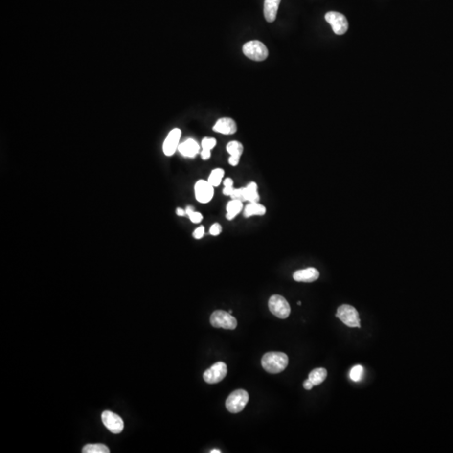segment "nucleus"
<instances>
[{
    "label": "nucleus",
    "mask_w": 453,
    "mask_h": 453,
    "mask_svg": "<svg viewBox=\"0 0 453 453\" xmlns=\"http://www.w3.org/2000/svg\"><path fill=\"white\" fill-rule=\"evenodd\" d=\"M336 317L341 320V322L349 327H361V320L359 318V312L353 306L349 305H341L339 306Z\"/></svg>",
    "instance_id": "39448f33"
},
{
    "label": "nucleus",
    "mask_w": 453,
    "mask_h": 453,
    "mask_svg": "<svg viewBox=\"0 0 453 453\" xmlns=\"http://www.w3.org/2000/svg\"><path fill=\"white\" fill-rule=\"evenodd\" d=\"M313 386H314V385L312 384V381H311L309 379L304 381L303 387L306 390H311V389L313 388Z\"/></svg>",
    "instance_id": "7c9ffc66"
},
{
    "label": "nucleus",
    "mask_w": 453,
    "mask_h": 453,
    "mask_svg": "<svg viewBox=\"0 0 453 453\" xmlns=\"http://www.w3.org/2000/svg\"><path fill=\"white\" fill-rule=\"evenodd\" d=\"M325 19L327 23L333 28V32L336 35L341 36L347 32L348 29V22L344 15L341 13L331 11L325 15Z\"/></svg>",
    "instance_id": "0eeeda50"
},
{
    "label": "nucleus",
    "mask_w": 453,
    "mask_h": 453,
    "mask_svg": "<svg viewBox=\"0 0 453 453\" xmlns=\"http://www.w3.org/2000/svg\"><path fill=\"white\" fill-rule=\"evenodd\" d=\"M249 400L248 392L245 389H237L229 394L226 400V408L228 411L236 414L241 412L247 406Z\"/></svg>",
    "instance_id": "f03ea898"
},
{
    "label": "nucleus",
    "mask_w": 453,
    "mask_h": 453,
    "mask_svg": "<svg viewBox=\"0 0 453 453\" xmlns=\"http://www.w3.org/2000/svg\"><path fill=\"white\" fill-rule=\"evenodd\" d=\"M327 371L324 368H318L313 369L310 373L309 379L312 381V384L315 385H319L321 383L324 382V380L327 379Z\"/></svg>",
    "instance_id": "6ab92c4d"
},
{
    "label": "nucleus",
    "mask_w": 453,
    "mask_h": 453,
    "mask_svg": "<svg viewBox=\"0 0 453 453\" xmlns=\"http://www.w3.org/2000/svg\"><path fill=\"white\" fill-rule=\"evenodd\" d=\"M210 322L213 327L226 330H234L238 326V321L232 314L221 310L215 311L212 313L210 317Z\"/></svg>",
    "instance_id": "20e7f679"
},
{
    "label": "nucleus",
    "mask_w": 453,
    "mask_h": 453,
    "mask_svg": "<svg viewBox=\"0 0 453 453\" xmlns=\"http://www.w3.org/2000/svg\"><path fill=\"white\" fill-rule=\"evenodd\" d=\"M233 189H234L233 188V186H224L223 192H224V194L225 195V196H230V195L232 194Z\"/></svg>",
    "instance_id": "2f4dec72"
},
{
    "label": "nucleus",
    "mask_w": 453,
    "mask_h": 453,
    "mask_svg": "<svg viewBox=\"0 0 453 453\" xmlns=\"http://www.w3.org/2000/svg\"><path fill=\"white\" fill-rule=\"evenodd\" d=\"M213 185L208 182V181L199 180L195 185V196L199 203H207L212 200L214 196Z\"/></svg>",
    "instance_id": "1a4fd4ad"
},
{
    "label": "nucleus",
    "mask_w": 453,
    "mask_h": 453,
    "mask_svg": "<svg viewBox=\"0 0 453 453\" xmlns=\"http://www.w3.org/2000/svg\"><path fill=\"white\" fill-rule=\"evenodd\" d=\"M224 170H223V169H220V168H217V169H215V170H213V171L211 172L207 181H208V182L210 183L211 185L216 187V186H218V185H220L222 179L224 178Z\"/></svg>",
    "instance_id": "412c9836"
},
{
    "label": "nucleus",
    "mask_w": 453,
    "mask_h": 453,
    "mask_svg": "<svg viewBox=\"0 0 453 453\" xmlns=\"http://www.w3.org/2000/svg\"><path fill=\"white\" fill-rule=\"evenodd\" d=\"M102 421L107 429L113 434H118L124 430V423L122 418L109 410L103 412Z\"/></svg>",
    "instance_id": "9d476101"
},
{
    "label": "nucleus",
    "mask_w": 453,
    "mask_h": 453,
    "mask_svg": "<svg viewBox=\"0 0 453 453\" xmlns=\"http://www.w3.org/2000/svg\"><path fill=\"white\" fill-rule=\"evenodd\" d=\"M109 452L108 447L100 443L86 445L83 449V453H109Z\"/></svg>",
    "instance_id": "4be33fe9"
},
{
    "label": "nucleus",
    "mask_w": 453,
    "mask_h": 453,
    "mask_svg": "<svg viewBox=\"0 0 453 453\" xmlns=\"http://www.w3.org/2000/svg\"><path fill=\"white\" fill-rule=\"evenodd\" d=\"M226 151L230 156H234L240 158L244 151V147L239 141H231L226 144Z\"/></svg>",
    "instance_id": "aec40b11"
},
{
    "label": "nucleus",
    "mask_w": 453,
    "mask_h": 453,
    "mask_svg": "<svg viewBox=\"0 0 453 453\" xmlns=\"http://www.w3.org/2000/svg\"><path fill=\"white\" fill-rule=\"evenodd\" d=\"M227 373L225 362H217L211 368L204 372L203 379L207 384H218L224 380Z\"/></svg>",
    "instance_id": "6e6552de"
},
{
    "label": "nucleus",
    "mask_w": 453,
    "mask_h": 453,
    "mask_svg": "<svg viewBox=\"0 0 453 453\" xmlns=\"http://www.w3.org/2000/svg\"><path fill=\"white\" fill-rule=\"evenodd\" d=\"M288 363V356L280 352L265 353L261 359L263 368L270 374H280L286 369Z\"/></svg>",
    "instance_id": "f257e3e1"
},
{
    "label": "nucleus",
    "mask_w": 453,
    "mask_h": 453,
    "mask_svg": "<svg viewBox=\"0 0 453 453\" xmlns=\"http://www.w3.org/2000/svg\"><path fill=\"white\" fill-rule=\"evenodd\" d=\"M269 309L273 315L280 319H286L291 314V306L286 298L280 294H274L269 300Z\"/></svg>",
    "instance_id": "423d86ee"
},
{
    "label": "nucleus",
    "mask_w": 453,
    "mask_h": 453,
    "mask_svg": "<svg viewBox=\"0 0 453 453\" xmlns=\"http://www.w3.org/2000/svg\"><path fill=\"white\" fill-rule=\"evenodd\" d=\"M230 197L233 200H239L243 202V203L246 202L243 187L242 188L233 189V192H232V194L230 195Z\"/></svg>",
    "instance_id": "393cba45"
},
{
    "label": "nucleus",
    "mask_w": 453,
    "mask_h": 453,
    "mask_svg": "<svg viewBox=\"0 0 453 453\" xmlns=\"http://www.w3.org/2000/svg\"><path fill=\"white\" fill-rule=\"evenodd\" d=\"M181 136V131L179 129H174L169 133L163 144V151L165 156H171L177 151L179 147Z\"/></svg>",
    "instance_id": "9b49d317"
},
{
    "label": "nucleus",
    "mask_w": 453,
    "mask_h": 453,
    "mask_svg": "<svg viewBox=\"0 0 453 453\" xmlns=\"http://www.w3.org/2000/svg\"><path fill=\"white\" fill-rule=\"evenodd\" d=\"M217 140L213 138H204L202 141L203 150H211L216 146Z\"/></svg>",
    "instance_id": "b1692460"
},
{
    "label": "nucleus",
    "mask_w": 453,
    "mask_h": 453,
    "mask_svg": "<svg viewBox=\"0 0 453 453\" xmlns=\"http://www.w3.org/2000/svg\"><path fill=\"white\" fill-rule=\"evenodd\" d=\"M177 214L178 215V216H181V217H183V216H185V215H186V212H185V210H184V209L178 207V208L177 209Z\"/></svg>",
    "instance_id": "72a5a7b5"
},
{
    "label": "nucleus",
    "mask_w": 453,
    "mask_h": 453,
    "mask_svg": "<svg viewBox=\"0 0 453 453\" xmlns=\"http://www.w3.org/2000/svg\"><path fill=\"white\" fill-rule=\"evenodd\" d=\"M362 374H363V368L361 365H356L351 369L350 379L354 382H359L362 380Z\"/></svg>",
    "instance_id": "5701e85b"
},
{
    "label": "nucleus",
    "mask_w": 453,
    "mask_h": 453,
    "mask_svg": "<svg viewBox=\"0 0 453 453\" xmlns=\"http://www.w3.org/2000/svg\"><path fill=\"white\" fill-rule=\"evenodd\" d=\"M189 218H190L191 223L199 224L203 220V217L200 212H195L194 211V212H191V214L189 215Z\"/></svg>",
    "instance_id": "a878e982"
},
{
    "label": "nucleus",
    "mask_w": 453,
    "mask_h": 453,
    "mask_svg": "<svg viewBox=\"0 0 453 453\" xmlns=\"http://www.w3.org/2000/svg\"><path fill=\"white\" fill-rule=\"evenodd\" d=\"M224 186H233V181L231 178H226L224 180Z\"/></svg>",
    "instance_id": "473e14b6"
},
{
    "label": "nucleus",
    "mask_w": 453,
    "mask_h": 453,
    "mask_svg": "<svg viewBox=\"0 0 453 453\" xmlns=\"http://www.w3.org/2000/svg\"><path fill=\"white\" fill-rule=\"evenodd\" d=\"M209 232H210V234H212V236L219 235L221 232H222V226L219 224H212V226L210 227Z\"/></svg>",
    "instance_id": "bb28decb"
},
{
    "label": "nucleus",
    "mask_w": 453,
    "mask_h": 453,
    "mask_svg": "<svg viewBox=\"0 0 453 453\" xmlns=\"http://www.w3.org/2000/svg\"><path fill=\"white\" fill-rule=\"evenodd\" d=\"M194 211V207H193V206H188L187 207H186V209H185V212H186V215H188V216L189 215L191 214V212H193Z\"/></svg>",
    "instance_id": "f704fd0d"
},
{
    "label": "nucleus",
    "mask_w": 453,
    "mask_h": 453,
    "mask_svg": "<svg viewBox=\"0 0 453 453\" xmlns=\"http://www.w3.org/2000/svg\"><path fill=\"white\" fill-rule=\"evenodd\" d=\"M204 233H205L204 226H200L195 230L194 233H193V237H194L195 239H201L204 236Z\"/></svg>",
    "instance_id": "cd10ccee"
},
{
    "label": "nucleus",
    "mask_w": 453,
    "mask_h": 453,
    "mask_svg": "<svg viewBox=\"0 0 453 453\" xmlns=\"http://www.w3.org/2000/svg\"><path fill=\"white\" fill-rule=\"evenodd\" d=\"M280 1L281 0H265L264 15L265 20L268 21L269 23H272L275 21Z\"/></svg>",
    "instance_id": "2eb2a0df"
},
{
    "label": "nucleus",
    "mask_w": 453,
    "mask_h": 453,
    "mask_svg": "<svg viewBox=\"0 0 453 453\" xmlns=\"http://www.w3.org/2000/svg\"><path fill=\"white\" fill-rule=\"evenodd\" d=\"M239 160H240V158L234 157V156H230L229 159H228V163H229L230 165H233V166H236V165H238V164H239Z\"/></svg>",
    "instance_id": "c85d7f7f"
},
{
    "label": "nucleus",
    "mask_w": 453,
    "mask_h": 453,
    "mask_svg": "<svg viewBox=\"0 0 453 453\" xmlns=\"http://www.w3.org/2000/svg\"><path fill=\"white\" fill-rule=\"evenodd\" d=\"M297 305L298 306H300V305H301V302H300V301H298Z\"/></svg>",
    "instance_id": "e433bc0d"
},
{
    "label": "nucleus",
    "mask_w": 453,
    "mask_h": 453,
    "mask_svg": "<svg viewBox=\"0 0 453 453\" xmlns=\"http://www.w3.org/2000/svg\"><path fill=\"white\" fill-rule=\"evenodd\" d=\"M201 156L204 160L208 159L211 157V150H203V151L201 152Z\"/></svg>",
    "instance_id": "c756f323"
},
{
    "label": "nucleus",
    "mask_w": 453,
    "mask_h": 453,
    "mask_svg": "<svg viewBox=\"0 0 453 453\" xmlns=\"http://www.w3.org/2000/svg\"><path fill=\"white\" fill-rule=\"evenodd\" d=\"M178 150L183 156L193 158L199 152L200 146L196 140L192 138H188L187 140L183 142L182 144H180Z\"/></svg>",
    "instance_id": "4468645a"
},
{
    "label": "nucleus",
    "mask_w": 453,
    "mask_h": 453,
    "mask_svg": "<svg viewBox=\"0 0 453 453\" xmlns=\"http://www.w3.org/2000/svg\"><path fill=\"white\" fill-rule=\"evenodd\" d=\"M243 209V202L239 200H233L226 204V218L227 220H233Z\"/></svg>",
    "instance_id": "f3484780"
},
{
    "label": "nucleus",
    "mask_w": 453,
    "mask_h": 453,
    "mask_svg": "<svg viewBox=\"0 0 453 453\" xmlns=\"http://www.w3.org/2000/svg\"><path fill=\"white\" fill-rule=\"evenodd\" d=\"M229 312L230 314H232V313H233V311H232V310H230L229 312Z\"/></svg>",
    "instance_id": "4c0bfd02"
},
{
    "label": "nucleus",
    "mask_w": 453,
    "mask_h": 453,
    "mask_svg": "<svg viewBox=\"0 0 453 453\" xmlns=\"http://www.w3.org/2000/svg\"><path fill=\"white\" fill-rule=\"evenodd\" d=\"M265 212L266 208L263 205L259 203H250L245 206L244 215L245 218H250L252 216H263Z\"/></svg>",
    "instance_id": "dca6fc26"
},
{
    "label": "nucleus",
    "mask_w": 453,
    "mask_h": 453,
    "mask_svg": "<svg viewBox=\"0 0 453 453\" xmlns=\"http://www.w3.org/2000/svg\"><path fill=\"white\" fill-rule=\"evenodd\" d=\"M211 453H221V451L218 450V449H213V450L210 452Z\"/></svg>",
    "instance_id": "c9c22d12"
},
{
    "label": "nucleus",
    "mask_w": 453,
    "mask_h": 453,
    "mask_svg": "<svg viewBox=\"0 0 453 453\" xmlns=\"http://www.w3.org/2000/svg\"><path fill=\"white\" fill-rule=\"evenodd\" d=\"M320 276L319 271L315 268L304 269L295 271L293 274V278L297 282L311 283L317 280Z\"/></svg>",
    "instance_id": "ddd939ff"
},
{
    "label": "nucleus",
    "mask_w": 453,
    "mask_h": 453,
    "mask_svg": "<svg viewBox=\"0 0 453 453\" xmlns=\"http://www.w3.org/2000/svg\"><path fill=\"white\" fill-rule=\"evenodd\" d=\"M213 130L223 135H233L237 131V124L232 118H222L217 121Z\"/></svg>",
    "instance_id": "f8f14e48"
},
{
    "label": "nucleus",
    "mask_w": 453,
    "mask_h": 453,
    "mask_svg": "<svg viewBox=\"0 0 453 453\" xmlns=\"http://www.w3.org/2000/svg\"><path fill=\"white\" fill-rule=\"evenodd\" d=\"M243 52L248 58L255 62H263L269 56L268 49L265 44L259 41H251L245 43L243 46Z\"/></svg>",
    "instance_id": "7ed1b4c3"
},
{
    "label": "nucleus",
    "mask_w": 453,
    "mask_h": 453,
    "mask_svg": "<svg viewBox=\"0 0 453 453\" xmlns=\"http://www.w3.org/2000/svg\"><path fill=\"white\" fill-rule=\"evenodd\" d=\"M244 188V194H245V200L249 201L250 203H259V197L258 193V186L255 182H250L247 186L243 187Z\"/></svg>",
    "instance_id": "a211bd4d"
}]
</instances>
